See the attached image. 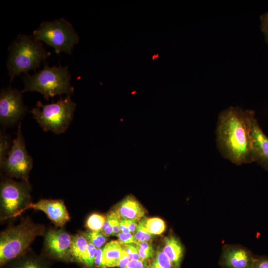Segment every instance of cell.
Listing matches in <instances>:
<instances>
[{"instance_id":"36","label":"cell","mask_w":268,"mask_h":268,"mask_svg":"<svg viewBox=\"0 0 268 268\" xmlns=\"http://www.w3.org/2000/svg\"><path fill=\"white\" fill-rule=\"evenodd\" d=\"M130 261V259L125 253L120 259L118 267L120 268H124L127 265Z\"/></svg>"},{"instance_id":"21","label":"cell","mask_w":268,"mask_h":268,"mask_svg":"<svg viewBox=\"0 0 268 268\" xmlns=\"http://www.w3.org/2000/svg\"><path fill=\"white\" fill-rule=\"evenodd\" d=\"M88 242L92 243L97 248H100L107 241V237L101 231H89L83 233Z\"/></svg>"},{"instance_id":"8","label":"cell","mask_w":268,"mask_h":268,"mask_svg":"<svg viewBox=\"0 0 268 268\" xmlns=\"http://www.w3.org/2000/svg\"><path fill=\"white\" fill-rule=\"evenodd\" d=\"M32 162V159L26 149L20 123L16 136L6 159L0 167L8 175L28 181Z\"/></svg>"},{"instance_id":"24","label":"cell","mask_w":268,"mask_h":268,"mask_svg":"<svg viewBox=\"0 0 268 268\" xmlns=\"http://www.w3.org/2000/svg\"><path fill=\"white\" fill-rule=\"evenodd\" d=\"M119 215L114 210L111 211L106 216L101 232L106 236L113 235V226Z\"/></svg>"},{"instance_id":"38","label":"cell","mask_w":268,"mask_h":268,"mask_svg":"<svg viewBox=\"0 0 268 268\" xmlns=\"http://www.w3.org/2000/svg\"><path fill=\"white\" fill-rule=\"evenodd\" d=\"M158 57V54H157L156 56H153L152 57V59L153 60L155 58H157Z\"/></svg>"},{"instance_id":"34","label":"cell","mask_w":268,"mask_h":268,"mask_svg":"<svg viewBox=\"0 0 268 268\" xmlns=\"http://www.w3.org/2000/svg\"><path fill=\"white\" fill-rule=\"evenodd\" d=\"M124 220L129 229L130 232L133 234H134L138 221L125 219Z\"/></svg>"},{"instance_id":"9","label":"cell","mask_w":268,"mask_h":268,"mask_svg":"<svg viewBox=\"0 0 268 268\" xmlns=\"http://www.w3.org/2000/svg\"><path fill=\"white\" fill-rule=\"evenodd\" d=\"M22 91L9 86L2 89L0 94V122L4 126L19 121L27 111L22 99Z\"/></svg>"},{"instance_id":"18","label":"cell","mask_w":268,"mask_h":268,"mask_svg":"<svg viewBox=\"0 0 268 268\" xmlns=\"http://www.w3.org/2000/svg\"><path fill=\"white\" fill-rule=\"evenodd\" d=\"M153 258L148 268H174L162 248L158 249Z\"/></svg>"},{"instance_id":"23","label":"cell","mask_w":268,"mask_h":268,"mask_svg":"<svg viewBox=\"0 0 268 268\" xmlns=\"http://www.w3.org/2000/svg\"><path fill=\"white\" fill-rule=\"evenodd\" d=\"M138 249L140 259L147 261L153 257L155 253L153 246L149 242H137L135 244Z\"/></svg>"},{"instance_id":"10","label":"cell","mask_w":268,"mask_h":268,"mask_svg":"<svg viewBox=\"0 0 268 268\" xmlns=\"http://www.w3.org/2000/svg\"><path fill=\"white\" fill-rule=\"evenodd\" d=\"M72 237L63 229L51 230L45 236V247L51 255L64 261L72 258L71 251Z\"/></svg>"},{"instance_id":"29","label":"cell","mask_w":268,"mask_h":268,"mask_svg":"<svg viewBox=\"0 0 268 268\" xmlns=\"http://www.w3.org/2000/svg\"><path fill=\"white\" fill-rule=\"evenodd\" d=\"M12 268H44V267L38 261L28 259L21 261Z\"/></svg>"},{"instance_id":"31","label":"cell","mask_w":268,"mask_h":268,"mask_svg":"<svg viewBox=\"0 0 268 268\" xmlns=\"http://www.w3.org/2000/svg\"><path fill=\"white\" fill-rule=\"evenodd\" d=\"M146 261L142 260H131L124 268H148Z\"/></svg>"},{"instance_id":"2","label":"cell","mask_w":268,"mask_h":268,"mask_svg":"<svg viewBox=\"0 0 268 268\" xmlns=\"http://www.w3.org/2000/svg\"><path fill=\"white\" fill-rule=\"evenodd\" d=\"M9 55L6 62L8 75L10 82L15 76L22 73L35 71L42 62H45L51 55L43 43L36 40L33 35L19 34L8 47Z\"/></svg>"},{"instance_id":"12","label":"cell","mask_w":268,"mask_h":268,"mask_svg":"<svg viewBox=\"0 0 268 268\" xmlns=\"http://www.w3.org/2000/svg\"><path fill=\"white\" fill-rule=\"evenodd\" d=\"M29 208L43 211L56 226L62 227L70 219L67 208L61 200L44 199L35 203H29L19 215Z\"/></svg>"},{"instance_id":"25","label":"cell","mask_w":268,"mask_h":268,"mask_svg":"<svg viewBox=\"0 0 268 268\" xmlns=\"http://www.w3.org/2000/svg\"><path fill=\"white\" fill-rule=\"evenodd\" d=\"M97 249L94 245L89 242L87 249L82 257V263L88 268H92L95 265Z\"/></svg>"},{"instance_id":"27","label":"cell","mask_w":268,"mask_h":268,"mask_svg":"<svg viewBox=\"0 0 268 268\" xmlns=\"http://www.w3.org/2000/svg\"><path fill=\"white\" fill-rule=\"evenodd\" d=\"M126 254L130 260H141L138 252V247L134 244L123 245Z\"/></svg>"},{"instance_id":"20","label":"cell","mask_w":268,"mask_h":268,"mask_svg":"<svg viewBox=\"0 0 268 268\" xmlns=\"http://www.w3.org/2000/svg\"><path fill=\"white\" fill-rule=\"evenodd\" d=\"M146 226L148 231L152 235H160L165 229L164 221L158 217H152L146 219Z\"/></svg>"},{"instance_id":"35","label":"cell","mask_w":268,"mask_h":268,"mask_svg":"<svg viewBox=\"0 0 268 268\" xmlns=\"http://www.w3.org/2000/svg\"><path fill=\"white\" fill-rule=\"evenodd\" d=\"M119 227L121 232L130 233V230L128 227L124 218L119 217Z\"/></svg>"},{"instance_id":"14","label":"cell","mask_w":268,"mask_h":268,"mask_svg":"<svg viewBox=\"0 0 268 268\" xmlns=\"http://www.w3.org/2000/svg\"><path fill=\"white\" fill-rule=\"evenodd\" d=\"M120 217L125 219L140 220L144 217L145 209L134 197L129 196L114 209Z\"/></svg>"},{"instance_id":"17","label":"cell","mask_w":268,"mask_h":268,"mask_svg":"<svg viewBox=\"0 0 268 268\" xmlns=\"http://www.w3.org/2000/svg\"><path fill=\"white\" fill-rule=\"evenodd\" d=\"M88 243L83 233L72 237L71 245L72 258L77 262L82 263V257L87 249Z\"/></svg>"},{"instance_id":"32","label":"cell","mask_w":268,"mask_h":268,"mask_svg":"<svg viewBox=\"0 0 268 268\" xmlns=\"http://www.w3.org/2000/svg\"><path fill=\"white\" fill-rule=\"evenodd\" d=\"M95 264L99 268H106L107 267L104 263L103 258V248L97 249Z\"/></svg>"},{"instance_id":"6","label":"cell","mask_w":268,"mask_h":268,"mask_svg":"<svg viewBox=\"0 0 268 268\" xmlns=\"http://www.w3.org/2000/svg\"><path fill=\"white\" fill-rule=\"evenodd\" d=\"M37 40L54 48L57 54H71L79 37L72 25L63 18L41 22L33 35Z\"/></svg>"},{"instance_id":"22","label":"cell","mask_w":268,"mask_h":268,"mask_svg":"<svg viewBox=\"0 0 268 268\" xmlns=\"http://www.w3.org/2000/svg\"><path fill=\"white\" fill-rule=\"evenodd\" d=\"M106 217L103 215L93 213L88 218L86 226L91 231H98L101 230L104 225Z\"/></svg>"},{"instance_id":"28","label":"cell","mask_w":268,"mask_h":268,"mask_svg":"<svg viewBox=\"0 0 268 268\" xmlns=\"http://www.w3.org/2000/svg\"><path fill=\"white\" fill-rule=\"evenodd\" d=\"M118 237V241L122 245L134 244L138 241L135 239L134 234L130 233L120 232L117 236Z\"/></svg>"},{"instance_id":"15","label":"cell","mask_w":268,"mask_h":268,"mask_svg":"<svg viewBox=\"0 0 268 268\" xmlns=\"http://www.w3.org/2000/svg\"><path fill=\"white\" fill-rule=\"evenodd\" d=\"M162 250L174 268H180L184 250L179 239L173 235L164 237Z\"/></svg>"},{"instance_id":"3","label":"cell","mask_w":268,"mask_h":268,"mask_svg":"<svg viewBox=\"0 0 268 268\" xmlns=\"http://www.w3.org/2000/svg\"><path fill=\"white\" fill-rule=\"evenodd\" d=\"M24 87L22 90L26 92L36 91L43 95L48 100L56 95L66 94L71 95L74 87L70 83L71 75L67 66L49 67L44 62V68L33 75L28 73L23 76Z\"/></svg>"},{"instance_id":"30","label":"cell","mask_w":268,"mask_h":268,"mask_svg":"<svg viewBox=\"0 0 268 268\" xmlns=\"http://www.w3.org/2000/svg\"><path fill=\"white\" fill-rule=\"evenodd\" d=\"M261 29L263 32L267 43L268 44V12L261 16Z\"/></svg>"},{"instance_id":"11","label":"cell","mask_w":268,"mask_h":268,"mask_svg":"<svg viewBox=\"0 0 268 268\" xmlns=\"http://www.w3.org/2000/svg\"><path fill=\"white\" fill-rule=\"evenodd\" d=\"M256 257L248 249L239 245H225L220 259L225 268H253Z\"/></svg>"},{"instance_id":"33","label":"cell","mask_w":268,"mask_h":268,"mask_svg":"<svg viewBox=\"0 0 268 268\" xmlns=\"http://www.w3.org/2000/svg\"><path fill=\"white\" fill-rule=\"evenodd\" d=\"M253 268H268V257L260 256L256 258Z\"/></svg>"},{"instance_id":"26","label":"cell","mask_w":268,"mask_h":268,"mask_svg":"<svg viewBox=\"0 0 268 268\" xmlns=\"http://www.w3.org/2000/svg\"><path fill=\"white\" fill-rule=\"evenodd\" d=\"M8 137L1 132L0 134V165L4 162L9 152Z\"/></svg>"},{"instance_id":"16","label":"cell","mask_w":268,"mask_h":268,"mask_svg":"<svg viewBox=\"0 0 268 268\" xmlns=\"http://www.w3.org/2000/svg\"><path fill=\"white\" fill-rule=\"evenodd\" d=\"M125 253L123 245L118 240H112L107 243L103 248V258L106 267H118Z\"/></svg>"},{"instance_id":"37","label":"cell","mask_w":268,"mask_h":268,"mask_svg":"<svg viewBox=\"0 0 268 268\" xmlns=\"http://www.w3.org/2000/svg\"><path fill=\"white\" fill-rule=\"evenodd\" d=\"M120 227H119V216L118 218L116 220L114 225L113 226V235L117 236L120 233Z\"/></svg>"},{"instance_id":"7","label":"cell","mask_w":268,"mask_h":268,"mask_svg":"<svg viewBox=\"0 0 268 268\" xmlns=\"http://www.w3.org/2000/svg\"><path fill=\"white\" fill-rule=\"evenodd\" d=\"M30 187L27 181L17 182L10 180L3 181L0 185V207L3 218L19 215L28 203Z\"/></svg>"},{"instance_id":"4","label":"cell","mask_w":268,"mask_h":268,"mask_svg":"<svg viewBox=\"0 0 268 268\" xmlns=\"http://www.w3.org/2000/svg\"><path fill=\"white\" fill-rule=\"evenodd\" d=\"M76 103L70 95L60 98L56 102L44 104L38 101L30 112L33 118L44 131H50L56 134L64 133L73 117Z\"/></svg>"},{"instance_id":"1","label":"cell","mask_w":268,"mask_h":268,"mask_svg":"<svg viewBox=\"0 0 268 268\" xmlns=\"http://www.w3.org/2000/svg\"><path fill=\"white\" fill-rule=\"evenodd\" d=\"M255 112L230 107L221 111L216 129L217 146L225 158L240 165L254 162L251 124Z\"/></svg>"},{"instance_id":"5","label":"cell","mask_w":268,"mask_h":268,"mask_svg":"<svg viewBox=\"0 0 268 268\" xmlns=\"http://www.w3.org/2000/svg\"><path fill=\"white\" fill-rule=\"evenodd\" d=\"M44 231L43 226L26 220L2 232L0 238V265L21 255Z\"/></svg>"},{"instance_id":"13","label":"cell","mask_w":268,"mask_h":268,"mask_svg":"<svg viewBox=\"0 0 268 268\" xmlns=\"http://www.w3.org/2000/svg\"><path fill=\"white\" fill-rule=\"evenodd\" d=\"M250 133L254 162L268 170V137L263 131L255 116L251 121Z\"/></svg>"},{"instance_id":"19","label":"cell","mask_w":268,"mask_h":268,"mask_svg":"<svg viewBox=\"0 0 268 268\" xmlns=\"http://www.w3.org/2000/svg\"><path fill=\"white\" fill-rule=\"evenodd\" d=\"M147 218L145 217L138 221L135 232L134 234L138 242H149L153 237V235L149 233L146 226Z\"/></svg>"}]
</instances>
